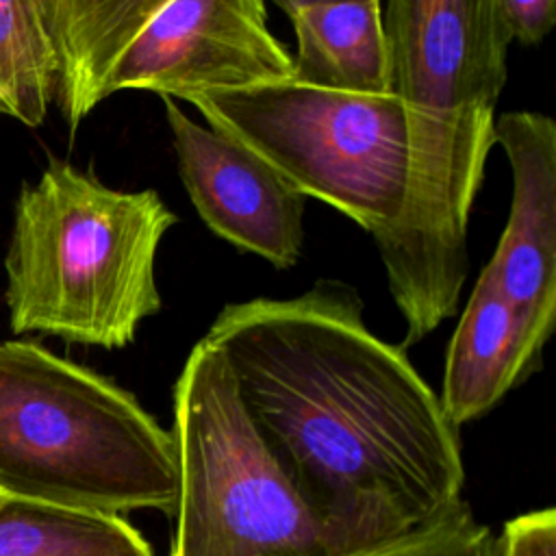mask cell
I'll return each instance as SVG.
<instances>
[{"mask_svg": "<svg viewBox=\"0 0 556 556\" xmlns=\"http://www.w3.org/2000/svg\"><path fill=\"white\" fill-rule=\"evenodd\" d=\"M493 143L508 159V222L484 267L506 300L547 339L556 326V122L541 111L495 117Z\"/></svg>", "mask_w": 556, "mask_h": 556, "instance_id": "9", "label": "cell"}, {"mask_svg": "<svg viewBox=\"0 0 556 556\" xmlns=\"http://www.w3.org/2000/svg\"><path fill=\"white\" fill-rule=\"evenodd\" d=\"M41 4H43V11H46V15H48V11H50V7L54 4V0H41ZM48 20V17H46ZM50 28V26H48Z\"/></svg>", "mask_w": 556, "mask_h": 556, "instance_id": "19", "label": "cell"}, {"mask_svg": "<svg viewBox=\"0 0 556 556\" xmlns=\"http://www.w3.org/2000/svg\"><path fill=\"white\" fill-rule=\"evenodd\" d=\"M293 78L339 91L389 93L391 59L380 0H345L289 13Z\"/></svg>", "mask_w": 556, "mask_h": 556, "instance_id": "11", "label": "cell"}, {"mask_svg": "<svg viewBox=\"0 0 556 556\" xmlns=\"http://www.w3.org/2000/svg\"><path fill=\"white\" fill-rule=\"evenodd\" d=\"M178 222L159 191H119L65 161L24 185L7 252L13 332L124 348L161 311L156 254Z\"/></svg>", "mask_w": 556, "mask_h": 556, "instance_id": "3", "label": "cell"}, {"mask_svg": "<svg viewBox=\"0 0 556 556\" xmlns=\"http://www.w3.org/2000/svg\"><path fill=\"white\" fill-rule=\"evenodd\" d=\"M176 534L169 556H356L302 500L202 337L174 387Z\"/></svg>", "mask_w": 556, "mask_h": 556, "instance_id": "5", "label": "cell"}, {"mask_svg": "<svg viewBox=\"0 0 556 556\" xmlns=\"http://www.w3.org/2000/svg\"><path fill=\"white\" fill-rule=\"evenodd\" d=\"M271 2L289 15V13L298 11V9L317 7V4H332V2H345V0H271Z\"/></svg>", "mask_w": 556, "mask_h": 556, "instance_id": "18", "label": "cell"}, {"mask_svg": "<svg viewBox=\"0 0 556 556\" xmlns=\"http://www.w3.org/2000/svg\"><path fill=\"white\" fill-rule=\"evenodd\" d=\"M500 15L513 41L541 43L556 22V0H497Z\"/></svg>", "mask_w": 556, "mask_h": 556, "instance_id": "17", "label": "cell"}, {"mask_svg": "<svg viewBox=\"0 0 556 556\" xmlns=\"http://www.w3.org/2000/svg\"><path fill=\"white\" fill-rule=\"evenodd\" d=\"M56 76L59 59L41 0H0V115L39 126Z\"/></svg>", "mask_w": 556, "mask_h": 556, "instance_id": "14", "label": "cell"}, {"mask_svg": "<svg viewBox=\"0 0 556 556\" xmlns=\"http://www.w3.org/2000/svg\"><path fill=\"white\" fill-rule=\"evenodd\" d=\"M382 24L391 91L408 115L410 172L378 254L410 345L458 308L513 39L497 0H387Z\"/></svg>", "mask_w": 556, "mask_h": 556, "instance_id": "2", "label": "cell"}, {"mask_svg": "<svg viewBox=\"0 0 556 556\" xmlns=\"http://www.w3.org/2000/svg\"><path fill=\"white\" fill-rule=\"evenodd\" d=\"M204 339L267 452L356 556L463 502L458 428L406 350L371 332L352 285L321 278L293 298L226 304Z\"/></svg>", "mask_w": 556, "mask_h": 556, "instance_id": "1", "label": "cell"}, {"mask_svg": "<svg viewBox=\"0 0 556 556\" xmlns=\"http://www.w3.org/2000/svg\"><path fill=\"white\" fill-rule=\"evenodd\" d=\"M493 556H556V510L543 508L508 519L493 539Z\"/></svg>", "mask_w": 556, "mask_h": 556, "instance_id": "16", "label": "cell"}, {"mask_svg": "<svg viewBox=\"0 0 556 556\" xmlns=\"http://www.w3.org/2000/svg\"><path fill=\"white\" fill-rule=\"evenodd\" d=\"M161 100L182 187L206 228L276 269L298 265L306 198L248 148L191 119L174 98Z\"/></svg>", "mask_w": 556, "mask_h": 556, "instance_id": "8", "label": "cell"}, {"mask_svg": "<svg viewBox=\"0 0 556 556\" xmlns=\"http://www.w3.org/2000/svg\"><path fill=\"white\" fill-rule=\"evenodd\" d=\"M0 556H154L122 515L0 495Z\"/></svg>", "mask_w": 556, "mask_h": 556, "instance_id": "13", "label": "cell"}, {"mask_svg": "<svg viewBox=\"0 0 556 556\" xmlns=\"http://www.w3.org/2000/svg\"><path fill=\"white\" fill-rule=\"evenodd\" d=\"M293 78V54L269 30L265 0H167L122 48L98 104L122 89L187 100Z\"/></svg>", "mask_w": 556, "mask_h": 556, "instance_id": "7", "label": "cell"}, {"mask_svg": "<svg viewBox=\"0 0 556 556\" xmlns=\"http://www.w3.org/2000/svg\"><path fill=\"white\" fill-rule=\"evenodd\" d=\"M167 0H54L48 26L59 59L54 98L70 124L98 106V87L132 35Z\"/></svg>", "mask_w": 556, "mask_h": 556, "instance_id": "12", "label": "cell"}, {"mask_svg": "<svg viewBox=\"0 0 556 556\" xmlns=\"http://www.w3.org/2000/svg\"><path fill=\"white\" fill-rule=\"evenodd\" d=\"M493 539L463 500L437 523L374 556H493Z\"/></svg>", "mask_w": 556, "mask_h": 556, "instance_id": "15", "label": "cell"}, {"mask_svg": "<svg viewBox=\"0 0 556 556\" xmlns=\"http://www.w3.org/2000/svg\"><path fill=\"white\" fill-rule=\"evenodd\" d=\"M0 495L174 515L176 437L109 378L35 341H0Z\"/></svg>", "mask_w": 556, "mask_h": 556, "instance_id": "4", "label": "cell"}, {"mask_svg": "<svg viewBox=\"0 0 556 556\" xmlns=\"http://www.w3.org/2000/svg\"><path fill=\"white\" fill-rule=\"evenodd\" d=\"M545 343L482 267L445 354L439 400L450 421L458 428L493 410L541 367Z\"/></svg>", "mask_w": 556, "mask_h": 556, "instance_id": "10", "label": "cell"}, {"mask_svg": "<svg viewBox=\"0 0 556 556\" xmlns=\"http://www.w3.org/2000/svg\"><path fill=\"white\" fill-rule=\"evenodd\" d=\"M187 102L298 193L356 222L376 248L395 230L408 189L410 132L393 91L356 93L289 78L211 89Z\"/></svg>", "mask_w": 556, "mask_h": 556, "instance_id": "6", "label": "cell"}]
</instances>
